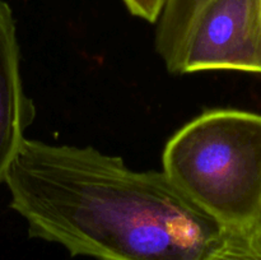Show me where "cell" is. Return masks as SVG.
<instances>
[{
  "label": "cell",
  "mask_w": 261,
  "mask_h": 260,
  "mask_svg": "<svg viewBox=\"0 0 261 260\" xmlns=\"http://www.w3.org/2000/svg\"><path fill=\"white\" fill-rule=\"evenodd\" d=\"M35 114V105L23 89L13 10L5 0H0V184L4 183Z\"/></svg>",
  "instance_id": "obj_4"
},
{
  "label": "cell",
  "mask_w": 261,
  "mask_h": 260,
  "mask_svg": "<svg viewBox=\"0 0 261 260\" xmlns=\"http://www.w3.org/2000/svg\"><path fill=\"white\" fill-rule=\"evenodd\" d=\"M261 73V0H209L196 14L175 74Z\"/></svg>",
  "instance_id": "obj_3"
},
{
  "label": "cell",
  "mask_w": 261,
  "mask_h": 260,
  "mask_svg": "<svg viewBox=\"0 0 261 260\" xmlns=\"http://www.w3.org/2000/svg\"><path fill=\"white\" fill-rule=\"evenodd\" d=\"M32 239L97 260H200L226 227L163 171L93 147L23 140L5 175Z\"/></svg>",
  "instance_id": "obj_1"
},
{
  "label": "cell",
  "mask_w": 261,
  "mask_h": 260,
  "mask_svg": "<svg viewBox=\"0 0 261 260\" xmlns=\"http://www.w3.org/2000/svg\"><path fill=\"white\" fill-rule=\"evenodd\" d=\"M200 260H261V237L254 229H227Z\"/></svg>",
  "instance_id": "obj_6"
},
{
  "label": "cell",
  "mask_w": 261,
  "mask_h": 260,
  "mask_svg": "<svg viewBox=\"0 0 261 260\" xmlns=\"http://www.w3.org/2000/svg\"><path fill=\"white\" fill-rule=\"evenodd\" d=\"M162 171L228 229H254L261 217V115L205 110L166 143Z\"/></svg>",
  "instance_id": "obj_2"
},
{
  "label": "cell",
  "mask_w": 261,
  "mask_h": 260,
  "mask_svg": "<svg viewBox=\"0 0 261 260\" xmlns=\"http://www.w3.org/2000/svg\"><path fill=\"white\" fill-rule=\"evenodd\" d=\"M209 0H166L158 19L155 50L168 71L175 74L181 47L193 20Z\"/></svg>",
  "instance_id": "obj_5"
},
{
  "label": "cell",
  "mask_w": 261,
  "mask_h": 260,
  "mask_svg": "<svg viewBox=\"0 0 261 260\" xmlns=\"http://www.w3.org/2000/svg\"><path fill=\"white\" fill-rule=\"evenodd\" d=\"M133 15L149 23H157L166 0H122Z\"/></svg>",
  "instance_id": "obj_7"
},
{
  "label": "cell",
  "mask_w": 261,
  "mask_h": 260,
  "mask_svg": "<svg viewBox=\"0 0 261 260\" xmlns=\"http://www.w3.org/2000/svg\"><path fill=\"white\" fill-rule=\"evenodd\" d=\"M256 231H257V233H259V236L261 237V217H260V221H259V223H257Z\"/></svg>",
  "instance_id": "obj_8"
}]
</instances>
